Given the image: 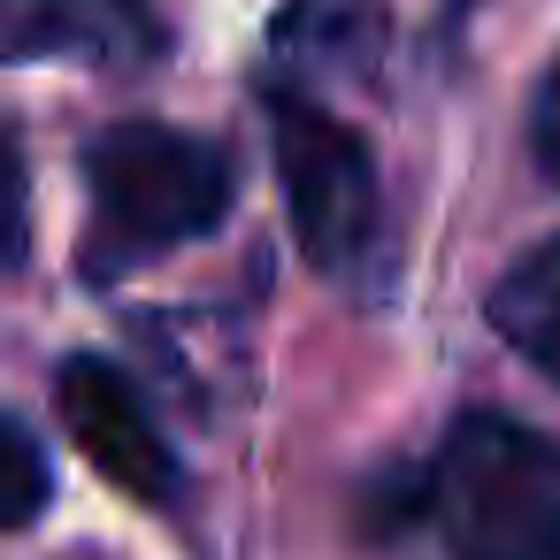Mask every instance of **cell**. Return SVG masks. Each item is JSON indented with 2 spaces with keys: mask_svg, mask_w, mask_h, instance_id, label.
<instances>
[{
  "mask_svg": "<svg viewBox=\"0 0 560 560\" xmlns=\"http://www.w3.org/2000/svg\"><path fill=\"white\" fill-rule=\"evenodd\" d=\"M93 223H85V277H131L162 261L170 246H192L231 208V162L223 147L170 131V124H116L85 147Z\"/></svg>",
  "mask_w": 560,
  "mask_h": 560,
  "instance_id": "obj_1",
  "label": "cell"
},
{
  "mask_svg": "<svg viewBox=\"0 0 560 560\" xmlns=\"http://www.w3.org/2000/svg\"><path fill=\"white\" fill-rule=\"evenodd\" d=\"M162 55L147 0H0V62H101L139 70Z\"/></svg>",
  "mask_w": 560,
  "mask_h": 560,
  "instance_id": "obj_5",
  "label": "cell"
},
{
  "mask_svg": "<svg viewBox=\"0 0 560 560\" xmlns=\"http://www.w3.org/2000/svg\"><path fill=\"white\" fill-rule=\"evenodd\" d=\"M62 422H70V438H78V453L116 483V491H131V499H147V506H170L177 499V453H170V438L154 430V415H147V399L131 392V376L124 369H108L101 353H78V361H62Z\"/></svg>",
  "mask_w": 560,
  "mask_h": 560,
  "instance_id": "obj_4",
  "label": "cell"
},
{
  "mask_svg": "<svg viewBox=\"0 0 560 560\" xmlns=\"http://www.w3.org/2000/svg\"><path fill=\"white\" fill-rule=\"evenodd\" d=\"M24 254V147L0 124V269Z\"/></svg>",
  "mask_w": 560,
  "mask_h": 560,
  "instance_id": "obj_9",
  "label": "cell"
},
{
  "mask_svg": "<svg viewBox=\"0 0 560 560\" xmlns=\"http://www.w3.org/2000/svg\"><path fill=\"white\" fill-rule=\"evenodd\" d=\"M529 147H537V170L560 185V62L545 70V85L529 101Z\"/></svg>",
  "mask_w": 560,
  "mask_h": 560,
  "instance_id": "obj_10",
  "label": "cell"
},
{
  "mask_svg": "<svg viewBox=\"0 0 560 560\" xmlns=\"http://www.w3.org/2000/svg\"><path fill=\"white\" fill-rule=\"evenodd\" d=\"M384 0H284L269 24V55L292 78H361L384 55Z\"/></svg>",
  "mask_w": 560,
  "mask_h": 560,
  "instance_id": "obj_6",
  "label": "cell"
},
{
  "mask_svg": "<svg viewBox=\"0 0 560 560\" xmlns=\"http://www.w3.org/2000/svg\"><path fill=\"white\" fill-rule=\"evenodd\" d=\"M445 560H560V438L514 415H460L430 468Z\"/></svg>",
  "mask_w": 560,
  "mask_h": 560,
  "instance_id": "obj_2",
  "label": "cell"
},
{
  "mask_svg": "<svg viewBox=\"0 0 560 560\" xmlns=\"http://www.w3.org/2000/svg\"><path fill=\"white\" fill-rule=\"evenodd\" d=\"M491 330L537 369L560 384V238L529 246L499 284H491Z\"/></svg>",
  "mask_w": 560,
  "mask_h": 560,
  "instance_id": "obj_7",
  "label": "cell"
},
{
  "mask_svg": "<svg viewBox=\"0 0 560 560\" xmlns=\"http://www.w3.org/2000/svg\"><path fill=\"white\" fill-rule=\"evenodd\" d=\"M47 491H55V483H47V453L32 445V430H24V422L0 415V529L39 522Z\"/></svg>",
  "mask_w": 560,
  "mask_h": 560,
  "instance_id": "obj_8",
  "label": "cell"
},
{
  "mask_svg": "<svg viewBox=\"0 0 560 560\" xmlns=\"http://www.w3.org/2000/svg\"><path fill=\"white\" fill-rule=\"evenodd\" d=\"M269 147H277L300 254L330 277H353L376 246V223H384L369 147L330 108H315L307 93H284V85H269Z\"/></svg>",
  "mask_w": 560,
  "mask_h": 560,
  "instance_id": "obj_3",
  "label": "cell"
}]
</instances>
